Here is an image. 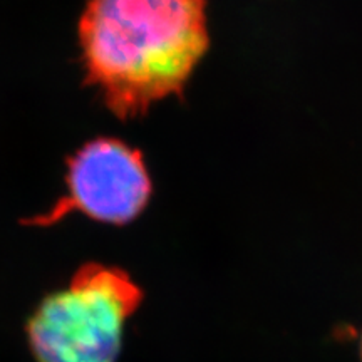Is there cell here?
Segmentation results:
<instances>
[{"label":"cell","instance_id":"cell-1","mask_svg":"<svg viewBox=\"0 0 362 362\" xmlns=\"http://www.w3.org/2000/svg\"><path fill=\"white\" fill-rule=\"evenodd\" d=\"M79 44L86 84L121 121L136 119L185 93L210 45L206 0H89Z\"/></svg>","mask_w":362,"mask_h":362},{"label":"cell","instance_id":"cell-2","mask_svg":"<svg viewBox=\"0 0 362 362\" xmlns=\"http://www.w3.org/2000/svg\"><path fill=\"white\" fill-rule=\"evenodd\" d=\"M141 300V288L123 269L98 262L83 265L27 320L35 362H116L126 322Z\"/></svg>","mask_w":362,"mask_h":362},{"label":"cell","instance_id":"cell-3","mask_svg":"<svg viewBox=\"0 0 362 362\" xmlns=\"http://www.w3.org/2000/svg\"><path fill=\"white\" fill-rule=\"evenodd\" d=\"M66 188V197L51 210L24 223L51 226L79 211L101 223L128 225L148 206L153 183L139 149L115 138H98L67 160Z\"/></svg>","mask_w":362,"mask_h":362},{"label":"cell","instance_id":"cell-4","mask_svg":"<svg viewBox=\"0 0 362 362\" xmlns=\"http://www.w3.org/2000/svg\"><path fill=\"white\" fill-rule=\"evenodd\" d=\"M361 359H362V336H361Z\"/></svg>","mask_w":362,"mask_h":362}]
</instances>
